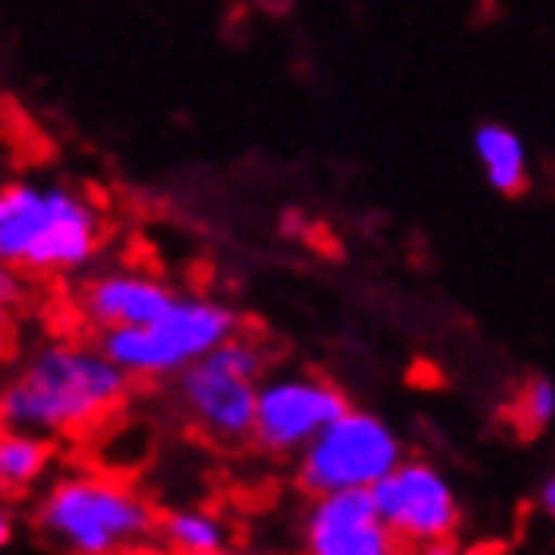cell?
Here are the masks:
<instances>
[{
  "mask_svg": "<svg viewBox=\"0 0 555 555\" xmlns=\"http://www.w3.org/2000/svg\"><path fill=\"white\" fill-rule=\"evenodd\" d=\"M131 397V377L88 346L48 341L0 393V425L68 437L104 425Z\"/></svg>",
  "mask_w": 555,
  "mask_h": 555,
  "instance_id": "obj_1",
  "label": "cell"
},
{
  "mask_svg": "<svg viewBox=\"0 0 555 555\" xmlns=\"http://www.w3.org/2000/svg\"><path fill=\"white\" fill-rule=\"evenodd\" d=\"M104 207L76 183L0 186V262L21 274H72L100 255Z\"/></svg>",
  "mask_w": 555,
  "mask_h": 555,
  "instance_id": "obj_2",
  "label": "cell"
},
{
  "mask_svg": "<svg viewBox=\"0 0 555 555\" xmlns=\"http://www.w3.org/2000/svg\"><path fill=\"white\" fill-rule=\"evenodd\" d=\"M36 532L76 555H112L155 532V512L135 488L112 476H60L36 504Z\"/></svg>",
  "mask_w": 555,
  "mask_h": 555,
  "instance_id": "obj_3",
  "label": "cell"
},
{
  "mask_svg": "<svg viewBox=\"0 0 555 555\" xmlns=\"http://www.w3.org/2000/svg\"><path fill=\"white\" fill-rule=\"evenodd\" d=\"M234 334H243V313L234 306L203 294H175L151 322L100 330V353L131 382H163Z\"/></svg>",
  "mask_w": 555,
  "mask_h": 555,
  "instance_id": "obj_4",
  "label": "cell"
},
{
  "mask_svg": "<svg viewBox=\"0 0 555 555\" xmlns=\"http://www.w3.org/2000/svg\"><path fill=\"white\" fill-rule=\"evenodd\" d=\"M262 373H267V349L255 337L234 334L175 373V401L186 421L215 444H243L250 440Z\"/></svg>",
  "mask_w": 555,
  "mask_h": 555,
  "instance_id": "obj_5",
  "label": "cell"
},
{
  "mask_svg": "<svg viewBox=\"0 0 555 555\" xmlns=\"http://www.w3.org/2000/svg\"><path fill=\"white\" fill-rule=\"evenodd\" d=\"M401 456H405V444L385 416L346 405L298 452V488L306 496L370 488Z\"/></svg>",
  "mask_w": 555,
  "mask_h": 555,
  "instance_id": "obj_6",
  "label": "cell"
},
{
  "mask_svg": "<svg viewBox=\"0 0 555 555\" xmlns=\"http://www.w3.org/2000/svg\"><path fill=\"white\" fill-rule=\"evenodd\" d=\"M370 500L397 544L444 552L461 528V496L444 468L425 456H401L377 485H370Z\"/></svg>",
  "mask_w": 555,
  "mask_h": 555,
  "instance_id": "obj_7",
  "label": "cell"
},
{
  "mask_svg": "<svg viewBox=\"0 0 555 555\" xmlns=\"http://www.w3.org/2000/svg\"><path fill=\"white\" fill-rule=\"evenodd\" d=\"M349 397L313 373H274L258 382L250 440L270 456H298L341 409Z\"/></svg>",
  "mask_w": 555,
  "mask_h": 555,
  "instance_id": "obj_8",
  "label": "cell"
},
{
  "mask_svg": "<svg viewBox=\"0 0 555 555\" xmlns=\"http://www.w3.org/2000/svg\"><path fill=\"white\" fill-rule=\"evenodd\" d=\"M310 512L301 520V540L313 555H389L397 540L385 532L370 500V488L322 492L310 496Z\"/></svg>",
  "mask_w": 555,
  "mask_h": 555,
  "instance_id": "obj_9",
  "label": "cell"
},
{
  "mask_svg": "<svg viewBox=\"0 0 555 555\" xmlns=\"http://www.w3.org/2000/svg\"><path fill=\"white\" fill-rule=\"evenodd\" d=\"M175 298V286L147 270H104L83 286V318L95 330L116 325H143L159 318Z\"/></svg>",
  "mask_w": 555,
  "mask_h": 555,
  "instance_id": "obj_10",
  "label": "cell"
},
{
  "mask_svg": "<svg viewBox=\"0 0 555 555\" xmlns=\"http://www.w3.org/2000/svg\"><path fill=\"white\" fill-rule=\"evenodd\" d=\"M473 155L480 163L485 183L496 195H524L528 191V175H532V159H528V143L516 135L508 124H480L473 131Z\"/></svg>",
  "mask_w": 555,
  "mask_h": 555,
  "instance_id": "obj_11",
  "label": "cell"
},
{
  "mask_svg": "<svg viewBox=\"0 0 555 555\" xmlns=\"http://www.w3.org/2000/svg\"><path fill=\"white\" fill-rule=\"evenodd\" d=\"M52 464V444L40 433L28 428H4L0 433V488L4 492H24L36 480H44Z\"/></svg>",
  "mask_w": 555,
  "mask_h": 555,
  "instance_id": "obj_12",
  "label": "cell"
},
{
  "mask_svg": "<svg viewBox=\"0 0 555 555\" xmlns=\"http://www.w3.org/2000/svg\"><path fill=\"white\" fill-rule=\"evenodd\" d=\"M159 540L183 555H222L231 544V532L207 508H175L159 520Z\"/></svg>",
  "mask_w": 555,
  "mask_h": 555,
  "instance_id": "obj_13",
  "label": "cell"
},
{
  "mask_svg": "<svg viewBox=\"0 0 555 555\" xmlns=\"http://www.w3.org/2000/svg\"><path fill=\"white\" fill-rule=\"evenodd\" d=\"M555 421V382L552 377H532L520 393V425L528 433H544Z\"/></svg>",
  "mask_w": 555,
  "mask_h": 555,
  "instance_id": "obj_14",
  "label": "cell"
},
{
  "mask_svg": "<svg viewBox=\"0 0 555 555\" xmlns=\"http://www.w3.org/2000/svg\"><path fill=\"white\" fill-rule=\"evenodd\" d=\"M24 298V274L9 262H0V306H16Z\"/></svg>",
  "mask_w": 555,
  "mask_h": 555,
  "instance_id": "obj_15",
  "label": "cell"
},
{
  "mask_svg": "<svg viewBox=\"0 0 555 555\" xmlns=\"http://www.w3.org/2000/svg\"><path fill=\"white\" fill-rule=\"evenodd\" d=\"M535 504H540V512H547V516L555 512V476H544V480H540V496H535Z\"/></svg>",
  "mask_w": 555,
  "mask_h": 555,
  "instance_id": "obj_16",
  "label": "cell"
},
{
  "mask_svg": "<svg viewBox=\"0 0 555 555\" xmlns=\"http://www.w3.org/2000/svg\"><path fill=\"white\" fill-rule=\"evenodd\" d=\"M12 535H16V520H12L9 508H0V552L12 544Z\"/></svg>",
  "mask_w": 555,
  "mask_h": 555,
  "instance_id": "obj_17",
  "label": "cell"
},
{
  "mask_svg": "<svg viewBox=\"0 0 555 555\" xmlns=\"http://www.w3.org/2000/svg\"><path fill=\"white\" fill-rule=\"evenodd\" d=\"M9 334V306H0V337Z\"/></svg>",
  "mask_w": 555,
  "mask_h": 555,
  "instance_id": "obj_18",
  "label": "cell"
}]
</instances>
